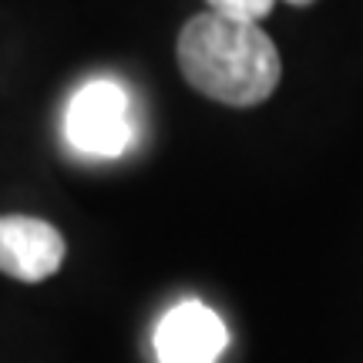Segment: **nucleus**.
Segmentation results:
<instances>
[{"instance_id": "obj_2", "label": "nucleus", "mask_w": 363, "mask_h": 363, "mask_svg": "<svg viewBox=\"0 0 363 363\" xmlns=\"http://www.w3.org/2000/svg\"><path fill=\"white\" fill-rule=\"evenodd\" d=\"M67 145L88 158H118L135 142V111L125 84L111 78L84 81L65 111Z\"/></svg>"}, {"instance_id": "obj_5", "label": "nucleus", "mask_w": 363, "mask_h": 363, "mask_svg": "<svg viewBox=\"0 0 363 363\" xmlns=\"http://www.w3.org/2000/svg\"><path fill=\"white\" fill-rule=\"evenodd\" d=\"M208 11L229 17V21H242V24H259L262 17L272 11L276 0H206Z\"/></svg>"}, {"instance_id": "obj_6", "label": "nucleus", "mask_w": 363, "mask_h": 363, "mask_svg": "<svg viewBox=\"0 0 363 363\" xmlns=\"http://www.w3.org/2000/svg\"><path fill=\"white\" fill-rule=\"evenodd\" d=\"M286 4H296V7H306V4H313V0H286Z\"/></svg>"}, {"instance_id": "obj_1", "label": "nucleus", "mask_w": 363, "mask_h": 363, "mask_svg": "<svg viewBox=\"0 0 363 363\" xmlns=\"http://www.w3.org/2000/svg\"><path fill=\"white\" fill-rule=\"evenodd\" d=\"M179 67L199 94L233 108L262 104L283 74L279 51L259 24L229 21L212 11L182 27Z\"/></svg>"}, {"instance_id": "obj_3", "label": "nucleus", "mask_w": 363, "mask_h": 363, "mask_svg": "<svg viewBox=\"0 0 363 363\" xmlns=\"http://www.w3.org/2000/svg\"><path fill=\"white\" fill-rule=\"evenodd\" d=\"M229 343L219 313L199 299H185L172 306L155 330L158 363H216Z\"/></svg>"}, {"instance_id": "obj_4", "label": "nucleus", "mask_w": 363, "mask_h": 363, "mask_svg": "<svg viewBox=\"0 0 363 363\" xmlns=\"http://www.w3.org/2000/svg\"><path fill=\"white\" fill-rule=\"evenodd\" d=\"M65 235L30 216H0V272L21 283H40L61 269Z\"/></svg>"}]
</instances>
